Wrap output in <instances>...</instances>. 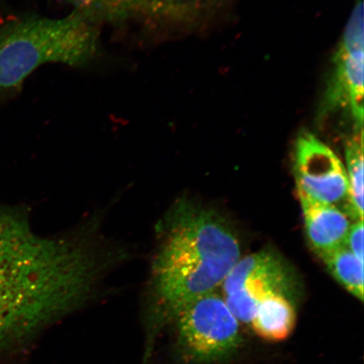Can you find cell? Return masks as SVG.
Listing matches in <instances>:
<instances>
[{"instance_id":"cell-11","label":"cell","mask_w":364,"mask_h":364,"mask_svg":"<svg viewBox=\"0 0 364 364\" xmlns=\"http://www.w3.org/2000/svg\"><path fill=\"white\" fill-rule=\"evenodd\" d=\"M331 275L354 297L363 300V262L346 245L320 255Z\"/></svg>"},{"instance_id":"cell-14","label":"cell","mask_w":364,"mask_h":364,"mask_svg":"<svg viewBox=\"0 0 364 364\" xmlns=\"http://www.w3.org/2000/svg\"><path fill=\"white\" fill-rule=\"evenodd\" d=\"M149 6L159 12L176 13L188 7L186 0H149Z\"/></svg>"},{"instance_id":"cell-5","label":"cell","mask_w":364,"mask_h":364,"mask_svg":"<svg viewBox=\"0 0 364 364\" xmlns=\"http://www.w3.org/2000/svg\"><path fill=\"white\" fill-rule=\"evenodd\" d=\"M363 2L358 0L345 27L333 59L321 115L343 112L358 130L363 126Z\"/></svg>"},{"instance_id":"cell-3","label":"cell","mask_w":364,"mask_h":364,"mask_svg":"<svg viewBox=\"0 0 364 364\" xmlns=\"http://www.w3.org/2000/svg\"><path fill=\"white\" fill-rule=\"evenodd\" d=\"M94 20L75 10L62 18L21 17L0 28V100L21 87L36 68L49 63L83 66L98 52Z\"/></svg>"},{"instance_id":"cell-13","label":"cell","mask_w":364,"mask_h":364,"mask_svg":"<svg viewBox=\"0 0 364 364\" xmlns=\"http://www.w3.org/2000/svg\"><path fill=\"white\" fill-rule=\"evenodd\" d=\"M345 245L363 262V220H357L350 227Z\"/></svg>"},{"instance_id":"cell-9","label":"cell","mask_w":364,"mask_h":364,"mask_svg":"<svg viewBox=\"0 0 364 364\" xmlns=\"http://www.w3.org/2000/svg\"><path fill=\"white\" fill-rule=\"evenodd\" d=\"M296 323V314L289 296L272 294L259 303L250 324L261 338L279 341L288 338Z\"/></svg>"},{"instance_id":"cell-7","label":"cell","mask_w":364,"mask_h":364,"mask_svg":"<svg viewBox=\"0 0 364 364\" xmlns=\"http://www.w3.org/2000/svg\"><path fill=\"white\" fill-rule=\"evenodd\" d=\"M294 173L299 196L333 205L348 201V180L343 164L316 136L304 133L295 148ZM344 212V211H343Z\"/></svg>"},{"instance_id":"cell-12","label":"cell","mask_w":364,"mask_h":364,"mask_svg":"<svg viewBox=\"0 0 364 364\" xmlns=\"http://www.w3.org/2000/svg\"><path fill=\"white\" fill-rule=\"evenodd\" d=\"M91 19L122 21L149 7V0H67Z\"/></svg>"},{"instance_id":"cell-15","label":"cell","mask_w":364,"mask_h":364,"mask_svg":"<svg viewBox=\"0 0 364 364\" xmlns=\"http://www.w3.org/2000/svg\"><path fill=\"white\" fill-rule=\"evenodd\" d=\"M213 1V0H186V4H188V7H193L196 8H201L205 4H208Z\"/></svg>"},{"instance_id":"cell-4","label":"cell","mask_w":364,"mask_h":364,"mask_svg":"<svg viewBox=\"0 0 364 364\" xmlns=\"http://www.w3.org/2000/svg\"><path fill=\"white\" fill-rule=\"evenodd\" d=\"M176 320L182 348L196 360H218L240 345V321L215 291L186 304Z\"/></svg>"},{"instance_id":"cell-1","label":"cell","mask_w":364,"mask_h":364,"mask_svg":"<svg viewBox=\"0 0 364 364\" xmlns=\"http://www.w3.org/2000/svg\"><path fill=\"white\" fill-rule=\"evenodd\" d=\"M100 265L88 245L43 238L20 213L0 206V346L78 304Z\"/></svg>"},{"instance_id":"cell-10","label":"cell","mask_w":364,"mask_h":364,"mask_svg":"<svg viewBox=\"0 0 364 364\" xmlns=\"http://www.w3.org/2000/svg\"><path fill=\"white\" fill-rule=\"evenodd\" d=\"M348 201L344 213L355 220H363V131L348 141L346 147Z\"/></svg>"},{"instance_id":"cell-8","label":"cell","mask_w":364,"mask_h":364,"mask_svg":"<svg viewBox=\"0 0 364 364\" xmlns=\"http://www.w3.org/2000/svg\"><path fill=\"white\" fill-rule=\"evenodd\" d=\"M299 198L307 237L318 256L344 245L351 227L348 216L333 205Z\"/></svg>"},{"instance_id":"cell-6","label":"cell","mask_w":364,"mask_h":364,"mask_svg":"<svg viewBox=\"0 0 364 364\" xmlns=\"http://www.w3.org/2000/svg\"><path fill=\"white\" fill-rule=\"evenodd\" d=\"M292 284L283 261L269 250H262L240 259L221 285L232 314L240 322L250 323L263 299L272 294L289 296Z\"/></svg>"},{"instance_id":"cell-2","label":"cell","mask_w":364,"mask_h":364,"mask_svg":"<svg viewBox=\"0 0 364 364\" xmlns=\"http://www.w3.org/2000/svg\"><path fill=\"white\" fill-rule=\"evenodd\" d=\"M150 272L154 312L176 317L215 292L240 259L237 238L220 216L181 205L163 223Z\"/></svg>"}]
</instances>
